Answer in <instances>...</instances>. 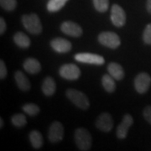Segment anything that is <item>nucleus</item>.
I'll return each instance as SVG.
<instances>
[{"mask_svg": "<svg viewBox=\"0 0 151 151\" xmlns=\"http://www.w3.org/2000/svg\"><path fill=\"white\" fill-rule=\"evenodd\" d=\"M7 73H8V71H7V67H6L5 63H4V60H0V78L3 80V79H4L6 77V76H7Z\"/></svg>", "mask_w": 151, "mask_h": 151, "instance_id": "28", "label": "nucleus"}, {"mask_svg": "<svg viewBox=\"0 0 151 151\" xmlns=\"http://www.w3.org/2000/svg\"><path fill=\"white\" fill-rule=\"evenodd\" d=\"M1 7L6 11H13L16 9L17 0H0Z\"/></svg>", "mask_w": 151, "mask_h": 151, "instance_id": "25", "label": "nucleus"}, {"mask_svg": "<svg viewBox=\"0 0 151 151\" xmlns=\"http://www.w3.org/2000/svg\"><path fill=\"white\" fill-rule=\"evenodd\" d=\"M74 138L77 148L82 151L89 150L92 147V136L84 128H79L75 131Z\"/></svg>", "mask_w": 151, "mask_h": 151, "instance_id": "2", "label": "nucleus"}, {"mask_svg": "<svg viewBox=\"0 0 151 151\" xmlns=\"http://www.w3.org/2000/svg\"><path fill=\"white\" fill-rule=\"evenodd\" d=\"M143 40L146 45H151V23L146 25L143 33Z\"/></svg>", "mask_w": 151, "mask_h": 151, "instance_id": "26", "label": "nucleus"}, {"mask_svg": "<svg viewBox=\"0 0 151 151\" xmlns=\"http://www.w3.org/2000/svg\"><path fill=\"white\" fill-rule=\"evenodd\" d=\"M146 9L149 14H151V0H147L146 2Z\"/></svg>", "mask_w": 151, "mask_h": 151, "instance_id": "30", "label": "nucleus"}, {"mask_svg": "<svg viewBox=\"0 0 151 151\" xmlns=\"http://www.w3.org/2000/svg\"><path fill=\"white\" fill-rule=\"evenodd\" d=\"M11 122L16 128H22L27 124L26 117L22 113H17L11 117Z\"/></svg>", "mask_w": 151, "mask_h": 151, "instance_id": "22", "label": "nucleus"}, {"mask_svg": "<svg viewBox=\"0 0 151 151\" xmlns=\"http://www.w3.org/2000/svg\"><path fill=\"white\" fill-rule=\"evenodd\" d=\"M55 90H56V84H55V80L50 76H47L42 83L43 93L47 97H50L54 95Z\"/></svg>", "mask_w": 151, "mask_h": 151, "instance_id": "17", "label": "nucleus"}, {"mask_svg": "<svg viewBox=\"0 0 151 151\" xmlns=\"http://www.w3.org/2000/svg\"><path fill=\"white\" fill-rule=\"evenodd\" d=\"M6 30V23L3 17L0 18V35H3Z\"/></svg>", "mask_w": 151, "mask_h": 151, "instance_id": "29", "label": "nucleus"}, {"mask_svg": "<svg viewBox=\"0 0 151 151\" xmlns=\"http://www.w3.org/2000/svg\"><path fill=\"white\" fill-rule=\"evenodd\" d=\"M134 124V119L130 114H125L123 118V120L121 124L118 126L117 129V137L119 139H124L127 137L129 130L131 128V126Z\"/></svg>", "mask_w": 151, "mask_h": 151, "instance_id": "12", "label": "nucleus"}, {"mask_svg": "<svg viewBox=\"0 0 151 151\" xmlns=\"http://www.w3.org/2000/svg\"><path fill=\"white\" fill-rule=\"evenodd\" d=\"M68 0H49L47 3V9L49 12L55 13L60 10Z\"/></svg>", "mask_w": 151, "mask_h": 151, "instance_id": "21", "label": "nucleus"}, {"mask_svg": "<svg viewBox=\"0 0 151 151\" xmlns=\"http://www.w3.org/2000/svg\"><path fill=\"white\" fill-rule=\"evenodd\" d=\"M14 41L20 48L27 49L30 46V40L25 34L22 32H17L14 35Z\"/></svg>", "mask_w": 151, "mask_h": 151, "instance_id": "18", "label": "nucleus"}, {"mask_svg": "<svg viewBox=\"0 0 151 151\" xmlns=\"http://www.w3.org/2000/svg\"><path fill=\"white\" fill-rule=\"evenodd\" d=\"M97 39L99 43L108 48L117 49L121 45L120 37L116 33L111 31L100 33Z\"/></svg>", "mask_w": 151, "mask_h": 151, "instance_id": "4", "label": "nucleus"}, {"mask_svg": "<svg viewBox=\"0 0 151 151\" xmlns=\"http://www.w3.org/2000/svg\"><path fill=\"white\" fill-rule=\"evenodd\" d=\"M94 8L99 13H104L108 9L109 0H92Z\"/></svg>", "mask_w": 151, "mask_h": 151, "instance_id": "23", "label": "nucleus"}, {"mask_svg": "<svg viewBox=\"0 0 151 151\" xmlns=\"http://www.w3.org/2000/svg\"><path fill=\"white\" fill-rule=\"evenodd\" d=\"M49 140L52 143H58L64 138V127L59 121H55L50 126L48 133Z\"/></svg>", "mask_w": 151, "mask_h": 151, "instance_id": "8", "label": "nucleus"}, {"mask_svg": "<svg viewBox=\"0 0 151 151\" xmlns=\"http://www.w3.org/2000/svg\"><path fill=\"white\" fill-rule=\"evenodd\" d=\"M96 127L104 133L110 132L113 128V120L112 116L108 113H101L96 120Z\"/></svg>", "mask_w": 151, "mask_h": 151, "instance_id": "11", "label": "nucleus"}, {"mask_svg": "<svg viewBox=\"0 0 151 151\" xmlns=\"http://www.w3.org/2000/svg\"><path fill=\"white\" fill-rule=\"evenodd\" d=\"M151 85V77L146 72H141L135 76L134 88L139 94H145L148 92Z\"/></svg>", "mask_w": 151, "mask_h": 151, "instance_id": "6", "label": "nucleus"}, {"mask_svg": "<svg viewBox=\"0 0 151 151\" xmlns=\"http://www.w3.org/2000/svg\"><path fill=\"white\" fill-rule=\"evenodd\" d=\"M60 76L65 80L75 81L81 76V70L75 64H65L59 69Z\"/></svg>", "mask_w": 151, "mask_h": 151, "instance_id": "5", "label": "nucleus"}, {"mask_svg": "<svg viewBox=\"0 0 151 151\" xmlns=\"http://www.w3.org/2000/svg\"><path fill=\"white\" fill-rule=\"evenodd\" d=\"M50 46L55 52L63 54L70 51L72 47V45L69 40L63 38L58 37L55 38L50 41Z\"/></svg>", "mask_w": 151, "mask_h": 151, "instance_id": "13", "label": "nucleus"}, {"mask_svg": "<svg viewBox=\"0 0 151 151\" xmlns=\"http://www.w3.org/2000/svg\"><path fill=\"white\" fill-rule=\"evenodd\" d=\"M143 115H144V118L145 119L146 121L151 124V106H147L144 111H143Z\"/></svg>", "mask_w": 151, "mask_h": 151, "instance_id": "27", "label": "nucleus"}, {"mask_svg": "<svg viewBox=\"0 0 151 151\" xmlns=\"http://www.w3.org/2000/svg\"><path fill=\"white\" fill-rule=\"evenodd\" d=\"M23 110L25 113L29 114V116H35L40 113V108L36 104L34 103H26L23 106Z\"/></svg>", "mask_w": 151, "mask_h": 151, "instance_id": "24", "label": "nucleus"}, {"mask_svg": "<svg viewBox=\"0 0 151 151\" xmlns=\"http://www.w3.org/2000/svg\"><path fill=\"white\" fill-rule=\"evenodd\" d=\"M60 30L72 37H80L83 33L82 28L78 24L70 20L63 22L60 25Z\"/></svg>", "mask_w": 151, "mask_h": 151, "instance_id": "10", "label": "nucleus"}, {"mask_svg": "<svg viewBox=\"0 0 151 151\" xmlns=\"http://www.w3.org/2000/svg\"><path fill=\"white\" fill-rule=\"evenodd\" d=\"M23 66L24 69L30 74H37L41 70V65L40 61L35 58H27L24 60Z\"/></svg>", "mask_w": 151, "mask_h": 151, "instance_id": "16", "label": "nucleus"}, {"mask_svg": "<svg viewBox=\"0 0 151 151\" xmlns=\"http://www.w3.org/2000/svg\"><path fill=\"white\" fill-rule=\"evenodd\" d=\"M22 23L24 27L26 29L30 34L39 35L42 32V24L40 18L35 14H24L22 16Z\"/></svg>", "mask_w": 151, "mask_h": 151, "instance_id": "1", "label": "nucleus"}, {"mask_svg": "<svg viewBox=\"0 0 151 151\" xmlns=\"http://www.w3.org/2000/svg\"><path fill=\"white\" fill-rule=\"evenodd\" d=\"M108 71L110 75L117 81H121L124 77V70L122 65L116 62H111L108 65Z\"/></svg>", "mask_w": 151, "mask_h": 151, "instance_id": "15", "label": "nucleus"}, {"mask_svg": "<svg viewBox=\"0 0 151 151\" xmlns=\"http://www.w3.org/2000/svg\"><path fill=\"white\" fill-rule=\"evenodd\" d=\"M115 79L110 74H105L102 77V84L104 89L109 93H112L116 89V83Z\"/></svg>", "mask_w": 151, "mask_h": 151, "instance_id": "19", "label": "nucleus"}, {"mask_svg": "<svg viewBox=\"0 0 151 151\" xmlns=\"http://www.w3.org/2000/svg\"><path fill=\"white\" fill-rule=\"evenodd\" d=\"M66 97L72 103H74L77 108L86 110L90 107L89 100L83 92L76 89H68L66 92Z\"/></svg>", "mask_w": 151, "mask_h": 151, "instance_id": "3", "label": "nucleus"}, {"mask_svg": "<svg viewBox=\"0 0 151 151\" xmlns=\"http://www.w3.org/2000/svg\"><path fill=\"white\" fill-rule=\"evenodd\" d=\"M75 60L86 64L92 65H103L105 63V60L102 55L92 53H78L75 55Z\"/></svg>", "mask_w": 151, "mask_h": 151, "instance_id": "9", "label": "nucleus"}, {"mask_svg": "<svg viewBox=\"0 0 151 151\" xmlns=\"http://www.w3.org/2000/svg\"><path fill=\"white\" fill-rule=\"evenodd\" d=\"M111 21L116 27L121 28L126 24V14L123 8L119 4H113L111 9Z\"/></svg>", "mask_w": 151, "mask_h": 151, "instance_id": "7", "label": "nucleus"}, {"mask_svg": "<svg viewBox=\"0 0 151 151\" xmlns=\"http://www.w3.org/2000/svg\"><path fill=\"white\" fill-rule=\"evenodd\" d=\"M3 125H4V120L1 118L0 119V128H3Z\"/></svg>", "mask_w": 151, "mask_h": 151, "instance_id": "31", "label": "nucleus"}, {"mask_svg": "<svg viewBox=\"0 0 151 151\" xmlns=\"http://www.w3.org/2000/svg\"><path fill=\"white\" fill-rule=\"evenodd\" d=\"M14 79L16 81L17 86L20 90L24 91V92H26V91H29L30 89V86H31L30 81L21 70H17L15 72Z\"/></svg>", "mask_w": 151, "mask_h": 151, "instance_id": "14", "label": "nucleus"}, {"mask_svg": "<svg viewBox=\"0 0 151 151\" xmlns=\"http://www.w3.org/2000/svg\"><path fill=\"white\" fill-rule=\"evenodd\" d=\"M29 140L35 149H40L43 145V137L37 130H33L29 134Z\"/></svg>", "mask_w": 151, "mask_h": 151, "instance_id": "20", "label": "nucleus"}]
</instances>
